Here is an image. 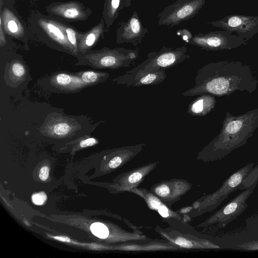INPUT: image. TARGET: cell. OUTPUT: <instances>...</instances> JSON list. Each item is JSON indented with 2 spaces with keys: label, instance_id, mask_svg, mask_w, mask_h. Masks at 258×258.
Segmentation results:
<instances>
[{
  "label": "cell",
  "instance_id": "cell-31",
  "mask_svg": "<svg viewBox=\"0 0 258 258\" xmlns=\"http://www.w3.org/2000/svg\"><path fill=\"white\" fill-rule=\"evenodd\" d=\"M98 143V141L94 138H88L81 141L79 146L81 148L92 146Z\"/></svg>",
  "mask_w": 258,
  "mask_h": 258
},
{
  "label": "cell",
  "instance_id": "cell-12",
  "mask_svg": "<svg viewBox=\"0 0 258 258\" xmlns=\"http://www.w3.org/2000/svg\"><path fill=\"white\" fill-rule=\"evenodd\" d=\"M149 32L143 25L136 11H134L126 21H122L116 30L117 43H131L135 46L140 45L145 35Z\"/></svg>",
  "mask_w": 258,
  "mask_h": 258
},
{
  "label": "cell",
  "instance_id": "cell-26",
  "mask_svg": "<svg viewBox=\"0 0 258 258\" xmlns=\"http://www.w3.org/2000/svg\"><path fill=\"white\" fill-rule=\"evenodd\" d=\"M72 128L71 124L65 121L57 122L50 127L51 133L59 136L69 134L71 132Z\"/></svg>",
  "mask_w": 258,
  "mask_h": 258
},
{
  "label": "cell",
  "instance_id": "cell-6",
  "mask_svg": "<svg viewBox=\"0 0 258 258\" xmlns=\"http://www.w3.org/2000/svg\"><path fill=\"white\" fill-rule=\"evenodd\" d=\"M139 49L122 47L104 48L95 53L86 55L89 65L96 69H116L130 67L139 57Z\"/></svg>",
  "mask_w": 258,
  "mask_h": 258
},
{
  "label": "cell",
  "instance_id": "cell-34",
  "mask_svg": "<svg viewBox=\"0 0 258 258\" xmlns=\"http://www.w3.org/2000/svg\"><path fill=\"white\" fill-rule=\"evenodd\" d=\"M54 238L57 239L58 240H60V241H64V242H70V238L68 237H67L55 236V237H54Z\"/></svg>",
  "mask_w": 258,
  "mask_h": 258
},
{
  "label": "cell",
  "instance_id": "cell-10",
  "mask_svg": "<svg viewBox=\"0 0 258 258\" xmlns=\"http://www.w3.org/2000/svg\"><path fill=\"white\" fill-rule=\"evenodd\" d=\"M207 24L222 28L231 34L235 33L247 41L258 33V16L230 15Z\"/></svg>",
  "mask_w": 258,
  "mask_h": 258
},
{
  "label": "cell",
  "instance_id": "cell-32",
  "mask_svg": "<svg viewBox=\"0 0 258 258\" xmlns=\"http://www.w3.org/2000/svg\"><path fill=\"white\" fill-rule=\"evenodd\" d=\"M49 175V168L47 166H43L39 171V177L42 181H45L47 179Z\"/></svg>",
  "mask_w": 258,
  "mask_h": 258
},
{
  "label": "cell",
  "instance_id": "cell-23",
  "mask_svg": "<svg viewBox=\"0 0 258 258\" xmlns=\"http://www.w3.org/2000/svg\"><path fill=\"white\" fill-rule=\"evenodd\" d=\"M235 237L243 241H258V213H254L245 220L244 233L236 234Z\"/></svg>",
  "mask_w": 258,
  "mask_h": 258
},
{
  "label": "cell",
  "instance_id": "cell-14",
  "mask_svg": "<svg viewBox=\"0 0 258 258\" xmlns=\"http://www.w3.org/2000/svg\"><path fill=\"white\" fill-rule=\"evenodd\" d=\"M158 163V161L122 173L119 178V189L127 191L136 188L143 181L145 177L155 168Z\"/></svg>",
  "mask_w": 258,
  "mask_h": 258
},
{
  "label": "cell",
  "instance_id": "cell-5",
  "mask_svg": "<svg viewBox=\"0 0 258 258\" xmlns=\"http://www.w3.org/2000/svg\"><path fill=\"white\" fill-rule=\"evenodd\" d=\"M187 50L184 46L175 49L163 46L159 51L149 52L145 61L124 73L136 74L165 71L189 58L190 56L186 54Z\"/></svg>",
  "mask_w": 258,
  "mask_h": 258
},
{
  "label": "cell",
  "instance_id": "cell-9",
  "mask_svg": "<svg viewBox=\"0 0 258 258\" xmlns=\"http://www.w3.org/2000/svg\"><path fill=\"white\" fill-rule=\"evenodd\" d=\"M247 42L236 34H231L223 30L195 34L187 43L207 51H218L230 50L245 45Z\"/></svg>",
  "mask_w": 258,
  "mask_h": 258
},
{
  "label": "cell",
  "instance_id": "cell-3",
  "mask_svg": "<svg viewBox=\"0 0 258 258\" xmlns=\"http://www.w3.org/2000/svg\"><path fill=\"white\" fill-rule=\"evenodd\" d=\"M245 165L231 175L213 193L204 196L194 203L187 215L190 218L213 211L228 196L237 189L245 190L258 182V162Z\"/></svg>",
  "mask_w": 258,
  "mask_h": 258
},
{
  "label": "cell",
  "instance_id": "cell-7",
  "mask_svg": "<svg viewBox=\"0 0 258 258\" xmlns=\"http://www.w3.org/2000/svg\"><path fill=\"white\" fill-rule=\"evenodd\" d=\"M257 183L244 190L198 227L214 225L218 229L226 227L229 223L241 215L247 208V201L254 191Z\"/></svg>",
  "mask_w": 258,
  "mask_h": 258
},
{
  "label": "cell",
  "instance_id": "cell-4",
  "mask_svg": "<svg viewBox=\"0 0 258 258\" xmlns=\"http://www.w3.org/2000/svg\"><path fill=\"white\" fill-rule=\"evenodd\" d=\"M164 221L169 227L162 228L156 226L155 231L164 239L180 248L187 249L221 248L214 238L203 235L186 224L182 220L170 218Z\"/></svg>",
  "mask_w": 258,
  "mask_h": 258
},
{
  "label": "cell",
  "instance_id": "cell-28",
  "mask_svg": "<svg viewBox=\"0 0 258 258\" xmlns=\"http://www.w3.org/2000/svg\"><path fill=\"white\" fill-rule=\"evenodd\" d=\"M64 29L67 34L68 39L71 44L73 46L75 50L77 52L78 43L77 34L74 29L70 27H64Z\"/></svg>",
  "mask_w": 258,
  "mask_h": 258
},
{
  "label": "cell",
  "instance_id": "cell-1",
  "mask_svg": "<svg viewBox=\"0 0 258 258\" xmlns=\"http://www.w3.org/2000/svg\"><path fill=\"white\" fill-rule=\"evenodd\" d=\"M195 83L194 87L182 93L183 96L208 94L221 97L236 91L251 93L256 90L258 80L250 66L227 60L210 62L200 68Z\"/></svg>",
  "mask_w": 258,
  "mask_h": 258
},
{
  "label": "cell",
  "instance_id": "cell-29",
  "mask_svg": "<svg viewBox=\"0 0 258 258\" xmlns=\"http://www.w3.org/2000/svg\"><path fill=\"white\" fill-rule=\"evenodd\" d=\"M46 195L43 192L35 194L32 197L33 203L38 205H42L46 201Z\"/></svg>",
  "mask_w": 258,
  "mask_h": 258
},
{
  "label": "cell",
  "instance_id": "cell-2",
  "mask_svg": "<svg viewBox=\"0 0 258 258\" xmlns=\"http://www.w3.org/2000/svg\"><path fill=\"white\" fill-rule=\"evenodd\" d=\"M258 128V108L233 115L226 114L219 134L197 155V159L210 162L221 159L245 144Z\"/></svg>",
  "mask_w": 258,
  "mask_h": 258
},
{
  "label": "cell",
  "instance_id": "cell-8",
  "mask_svg": "<svg viewBox=\"0 0 258 258\" xmlns=\"http://www.w3.org/2000/svg\"><path fill=\"white\" fill-rule=\"evenodd\" d=\"M205 3L206 0H176L159 13L158 24L173 28L195 17Z\"/></svg>",
  "mask_w": 258,
  "mask_h": 258
},
{
  "label": "cell",
  "instance_id": "cell-16",
  "mask_svg": "<svg viewBox=\"0 0 258 258\" xmlns=\"http://www.w3.org/2000/svg\"><path fill=\"white\" fill-rule=\"evenodd\" d=\"M38 23L42 29L52 39L65 48L76 54L77 52L68 40L63 25L45 19H40Z\"/></svg>",
  "mask_w": 258,
  "mask_h": 258
},
{
  "label": "cell",
  "instance_id": "cell-15",
  "mask_svg": "<svg viewBox=\"0 0 258 258\" xmlns=\"http://www.w3.org/2000/svg\"><path fill=\"white\" fill-rule=\"evenodd\" d=\"M127 191L132 192L144 200L148 207L153 210H155L163 217L166 219L170 218L182 220L179 213L174 212L169 209L168 206L150 191L145 189L134 188Z\"/></svg>",
  "mask_w": 258,
  "mask_h": 258
},
{
  "label": "cell",
  "instance_id": "cell-33",
  "mask_svg": "<svg viewBox=\"0 0 258 258\" xmlns=\"http://www.w3.org/2000/svg\"><path fill=\"white\" fill-rule=\"evenodd\" d=\"M3 20L2 16L0 17V44L1 46L4 45L6 43V38L3 31Z\"/></svg>",
  "mask_w": 258,
  "mask_h": 258
},
{
  "label": "cell",
  "instance_id": "cell-13",
  "mask_svg": "<svg viewBox=\"0 0 258 258\" xmlns=\"http://www.w3.org/2000/svg\"><path fill=\"white\" fill-rule=\"evenodd\" d=\"M166 77L165 71L136 74L124 73L113 79L112 81L114 83L124 85L127 87H141L158 84L162 82Z\"/></svg>",
  "mask_w": 258,
  "mask_h": 258
},
{
  "label": "cell",
  "instance_id": "cell-24",
  "mask_svg": "<svg viewBox=\"0 0 258 258\" xmlns=\"http://www.w3.org/2000/svg\"><path fill=\"white\" fill-rule=\"evenodd\" d=\"M109 76V74L107 73L88 71L83 72L80 78L87 85L104 82L107 79Z\"/></svg>",
  "mask_w": 258,
  "mask_h": 258
},
{
  "label": "cell",
  "instance_id": "cell-30",
  "mask_svg": "<svg viewBox=\"0 0 258 258\" xmlns=\"http://www.w3.org/2000/svg\"><path fill=\"white\" fill-rule=\"evenodd\" d=\"M177 34L180 35L186 43L192 37L191 32L186 29H180L177 31Z\"/></svg>",
  "mask_w": 258,
  "mask_h": 258
},
{
  "label": "cell",
  "instance_id": "cell-11",
  "mask_svg": "<svg viewBox=\"0 0 258 258\" xmlns=\"http://www.w3.org/2000/svg\"><path fill=\"white\" fill-rule=\"evenodd\" d=\"M188 181L181 179H172L154 184L150 191L168 206L179 201L191 188Z\"/></svg>",
  "mask_w": 258,
  "mask_h": 258
},
{
  "label": "cell",
  "instance_id": "cell-22",
  "mask_svg": "<svg viewBox=\"0 0 258 258\" xmlns=\"http://www.w3.org/2000/svg\"><path fill=\"white\" fill-rule=\"evenodd\" d=\"M2 19L4 24V27L10 35L18 37L23 34L24 30L21 24L11 11L5 9Z\"/></svg>",
  "mask_w": 258,
  "mask_h": 258
},
{
  "label": "cell",
  "instance_id": "cell-19",
  "mask_svg": "<svg viewBox=\"0 0 258 258\" xmlns=\"http://www.w3.org/2000/svg\"><path fill=\"white\" fill-rule=\"evenodd\" d=\"M53 13L69 19H80L85 14L80 6L76 3H68L54 6L51 9Z\"/></svg>",
  "mask_w": 258,
  "mask_h": 258
},
{
  "label": "cell",
  "instance_id": "cell-20",
  "mask_svg": "<svg viewBox=\"0 0 258 258\" xmlns=\"http://www.w3.org/2000/svg\"><path fill=\"white\" fill-rule=\"evenodd\" d=\"M104 30L103 20L100 23L85 34L79 35L78 48L84 52L92 46L102 35Z\"/></svg>",
  "mask_w": 258,
  "mask_h": 258
},
{
  "label": "cell",
  "instance_id": "cell-21",
  "mask_svg": "<svg viewBox=\"0 0 258 258\" xmlns=\"http://www.w3.org/2000/svg\"><path fill=\"white\" fill-rule=\"evenodd\" d=\"M52 83L57 87L65 90H75L86 85L80 77L66 73L55 75L53 78Z\"/></svg>",
  "mask_w": 258,
  "mask_h": 258
},
{
  "label": "cell",
  "instance_id": "cell-18",
  "mask_svg": "<svg viewBox=\"0 0 258 258\" xmlns=\"http://www.w3.org/2000/svg\"><path fill=\"white\" fill-rule=\"evenodd\" d=\"M132 0H106L104 16L108 27L117 19L121 10L131 6Z\"/></svg>",
  "mask_w": 258,
  "mask_h": 258
},
{
  "label": "cell",
  "instance_id": "cell-17",
  "mask_svg": "<svg viewBox=\"0 0 258 258\" xmlns=\"http://www.w3.org/2000/svg\"><path fill=\"white\" fill-rule=\"evenodd\" d=\"M216 103L215 96L208 94L199 95L189 104L187 113L194 116H205L215 108Z\"/></svg>",
  "mask_w": 258,
  "mask_h": 258
},
{
  "label": "cell",
  "instance_id": "cell-27",
  "mask_svg": "<svg viewBox=\"0 0 258 258\" xmlns=\"http://www.w3.org/2000/svg\"><path fill=\"white\" fill-rule=\"evenodd\" d=\"M90 230L94 235L102 239H105L109 235V231L107 226L100 222L92 224Z\"/></svg>",
  "mask_w": 258,
  "mask_h": 258
},
{
  "label": "cell",
  "instance_id": "cell-25",
  "mask_svg": "<svg viewBox=\"0 0 258 258\" xmlns=\"http://www.w3.org/2000/svg\"><path fill=\"white\" fill-rule=\"evenodd\" d=\"M26 69L24 65L18 61L11 63L10 67V74L15 81H18L24 79L26 76Z\"/></svg>",
  "mask_w": 258,
  "mask_h": 258
}]
</instances>
